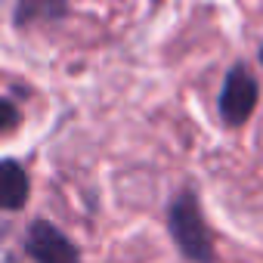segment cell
I'll use <instances>...</instances> for the list:
<instances>
[{"label": "cell", "instance_id": "3", "mask_svg": "<svg viewBox=\"0 0 263 263\" xmlns=\"http://www.w3.org/2000/svg\"><path fill=\"white\" fill-rule=\"evenodd\" d=\"M22 248L34 263H81L78 245L50 220H31L22 235Z\"/></svg>", "mask_w": 263, "mask_h": 263}, {"label": "cell", "instance_id": "7", "mask_svg": "<svg viewBox=\"0 0 263 263\" xmlns=\"http://www.w3.org/2000/svg\"><path fill=\"white\" fill-rule=\"evenodd\" d=\"M257 56H260V65H263V44H260V53H257Z\"/></svg>", "mask_w": 263, "mask_h": 263}, {"label": "cell", "instance_id": "2", "mask_svg": "<svg viewBox=\"0 0 263 263\" xmlns=\"http://www.w3.org/2000/svg\"><path fill=\"white\" fill-rule=\"evenodd\" d=\"M257 99H260V84L254 78V71L248 65H232L223 78V90H220V118L226 127H241L254 108H257Z\"/></svg>", "mask_w": 263, "mask_h": 263}, {"label": "cell", "instance_id": "5", "mask_svg": "<svg viewBox=\"0 0 263 263\" xmlns=\"http://www.w3.org/2000/svg\"><path fill=\"white\" fill-rule=\"evenodd\" d=\"M68 16V0H16L13 7V25L31 28L37 22H59Z\"/></svg>", "mask_w": 263, "mask_h": 263}, {"label": "cell", "instance_id": "4", "mask_svg": "<svg viewBox=\"0 0 263 263\" xmlns=\"http://www.w3.org/2000/svg\"><path fill=\"white\" fill-rule=\"evenodd\" d=\"M31 195V180L16 158L0 161V204L4 211H22Z\"/></svg>", "mask_w": 263, "mask_h": 263}, {"label": "cell", "instance_id": "1", "mask_svg": "<svg viewBox=\"0 0 263 263\" xmlns=\"http://www.w3.org/2000/svg\"><path fill=\"white\" fill-rule=\"evenodd\" d=\"M167 232L189 263H217L214 232L204 220L201 198L192 189H180L167 201Z\"/></svg>", "mask_w": 263, "mask_h": 263}, {"label": "cell", "instance_id": "6", "mask_svg": "<svg viewBox=\"0 0 263 263\" xmlns=\"http://www.w3.org/2000/svg\"><path fill=\"white\" fill-rule=\"evenodd\" d=\"M16 124H19V108H16V102L0 99V127H4V134H13Z\"/></svg>", "mask_w": 263, "mask_h": 263}]
</instances>
